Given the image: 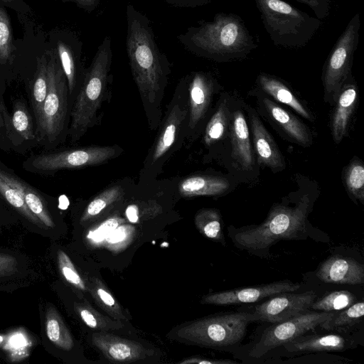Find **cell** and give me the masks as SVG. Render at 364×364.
Listing matches in <instances>:
<instances>
[{"label":"cell","instance_id":"6da1fadb","mask_svg":"<svg viewBox=\"0 0 364 364\" xmlns=\"http://www.w3.org/2000/svg\"><path fill=\"white\" fill-rule=\"evenodd\" d=\"M126 50L148 127L158 129L163 117L162 102L171 74L168 57L160 50L148 17L128 4L126 7Z\"/></svg>","mask_w":364,"mask_h":364},{"label":"cell","instance_id":"7a4b0ae2","mask_svg":"<svg viewBox=\"0 0 364 364\" xmlns=\"http://www.w3.org/2000/svg\"><path fill=\"white\" fill-rule=\"evenodd\" d=\"M190 53L218 63L245 58L257 44L240 16L218 13L211 21H200L177 36Z\"/></svg>","mask_w":364,"mask_h":364},{"label":"cell","instance_id":"3957f363","mask_svg":"<svg viewBox=\"0 0 364 364\" xmlns=\"http://www.w3.org/2000/svg\"><path fill=\"white\" fill-rule=\"evenodd\" d=\"M112 63V40L105 36L85 70L71 106L68 135L72 143L78 141L89 129L100 122V112L110 95Z\"/></svg>","mask_w":364,"mask_h":364},{"label":"cell","instance_id":"277c9868","mask_svg":"<svg viewBox=\"0 0 364 364\" xmlns=\"http://www.w3.org/2000/svg\"><path fill=\"white\" fill-rule=\"evenodd\" d=\"M188 121V75L178 82L144 161L139 183L156 181L166 163L185 144Z\"/></svg>","mask_w":364,"mask_h":364},{"label":"cell","instance_id":"5b68a950","mask_svg":"<svg viewBox=\"0 0 364 364\" xmlns=\"http://www.w3.org/2000/svg\"><path fill=\"white\" fill-rule=\"evenodd\" d=\"M310 205L307 195L294 205H274L262 223L243 227L232 240L240 249L256 252L269 249L280 240L296 239L306 231Z\"/></svg>","mask_w":364,"mask_h":364},{"label":"cell","instance_id":"8992f818","mask_svg":"<svg viewBox=\"0 0 364 364\" xmlns=\"http://www.w3.org/2000/svg\"><path fill=\"white\" fill-rule=\"evenodd\" d=\"M257 321L255 313L231 312L182 323L168 337L180 343L220 348L233 346L245 337L250 323Z\"/></svg>","mask_w":364,"mask_h":364},{"label":"cell","instance_id":"52a82bcc","mask_svg":"<svg viewBox=\"0 0 364 364\" xmlns=\"http://www.w3.org/2000/svg\"><path fill=\"white\" fill-rule=\"evenodd\" d=\"M264 29L277 46L297 48L306 46L322 21L283 0H255Z\"/></svg>","mask_w":364,"mask_h":364},{"label":"cell","instance_id":"ba28073f","mask_svg":"<svg viewBox=\"0 0 364 364\" xmlns=\"http://www.w3.org/2000/svg\"><path fill=\"white\" fill-rule=\"evenodd\" d=\"M48 92L37 132L41 139L57 141L68 134L69 93L68 82L58 55L52 53L47 62Z\"/></svg>","mask_w":364,"mask_h":364},{"label":"cell","instance_id":"9c48e42d","mask_svg":"<svg viewBox=\"0 0 364 364\" xmlns=\"http://www.w3.org/2000/svg\"><path fill=\"white\" fill-rule=\"evenodd\" d=\"M124 152L117 145L89 146L33 156L23 166L29 171L51 174L63 169L82 168L107 163Z\"/></svg>","mask_w":364,"mask_h":364},{"label":"cell","instance_id":"30bf717a","mask_svg":"<svg viewBox=\"0 0 364 364\" xmlns=\"http://www.w3.org/2000/svg\"><path fill=\"white\" fill-rule=\"evenodd\" d=\"M360 27V14L349 21L338 38L323 66L322 81L325 100L335 102L348 77L351 74L354 53L358 47Z\"/></svg>","mask_w":364,"mask_h":364},{"label":"cell","instance_id":"8fae6325","mask_svg":"<svg viewBox=\"0 0 364 364\" xmlns=\"http://www.w3.org/2000/svg\"><path fill=\"white\" fill-rule=\"evenodd\" d=\"M188 75V121L185 144L191 146L203 134L210 117L213 95L218 84L211 73L193 71Z\"/></svg>","mask_w":364,"mask_h":364},{"label":"cell","instance_id":"7c38bea8","mask_svg":"<svg viewBox=\"0 0 364 364\" xmlns=\"http://www.w3.org/2000/svg\"><path fill=\"white\" fill-rule=\"evenodd\" d=\"M333 314L331 311H306L282 322L273 323L263 332L259 341L250 350V355L259 358L272 349L313 330Z\"/></svg>","mask_w":364,"mask_h":364},{"label":"cell","instance_id":"4fadbf2b","mask_svg":"<svg viewBox=\"0 0 364 364\" xmlns=\"http://www.w3.org/2000/svg\"><path fill=\"white\" fill-rule=\"evenodd\" d=\"M45 278L40 263L32 256L11 248H0V292L11 293Z\"/></svg>","mask_w":364,"mask_h":364},{"label":"cell","instance_id":"5bb4252c","mask_svg":"<svg viewBox=\"0 0 364 364\" xmlns=\"http://www.w3.org/2000/svg\"><path fill=\"white\" fill-rule=\"evenodd\" d=\"M41 340L43 348L63 360L75 348L74 337L55 305L46 299L38 301Z\"/></svg>","mask_w":364,"mask_h":364},{"label":"cell","instance_id":"9a60e30c","mask_svg":"<svg viewBox=\"0 0 364 364\" xmlns=\"http://www.w3.org/2000/svg\"><path fill=\"white\" fill-rule=\"evenodd\" d=\"M315 298L316 294L312 291L302 294L284 292L277 294L255 306L257 321L272 323L282 322L307 311Z\"/></svg>","mask_w":364,"mask_h":364},{"label":"cell","instance_id":"2e32d148","mask_svg":"<svg viewBox=\"0 0 364 364\" xmlns=\"http://www.w3.org/2000/svg\"><path fill=\"white\" fill-rule=\"evenodd\" d=\"M92 344L109 361L132 363L151 358L154 350L142 343L122 338L106 331L94 332Z\"/></svg>","mask_w":364,"mask_h":364},{"label":"cell","instance_id":"e0dca14e","mask_svg":"<svg viewBox=\"0 0 364 364\" xmlns=\"http://www.w3.org/2000/svg\"><path fill=\"white\" fill-rule=\"evenodd\" d=\"M299 287L298 283L294 284L288 281L277 282L208 294L203 296L200 303L214 305L252 303L281 293L294 291Z\"/></svg>","mask_w":364,"mask_h":364},{"label":"cell","instance_id":"ac0fdd59","mask_svg":"<svg viewBox=\"0 0 364 364\" xmlns=\"http://www.w3.org/2000/svg\"><path fill=\"white\" fill-rule=\"evenodd\" d=\"M23 181L0 169V194L29 232L48 238L41 222L28 209L23 192Z\"/></svg>","mask_w":364,"mask_h":364},{"label":"cell","instance_id":"d6986e66","mask_svg":"<svg viewBox=\"0 0 364 364\" xmlns=\"http://www.w3.org/2000/svg\"><path fill=\"white\" fill-rule=\"evenodd\" d=\"M136 186L131 178L119 179L107 186L86 205L79 218L80 224H85L124 202Z\"/></svg>","mask_w":364,"mask_h":364},{"label":"cell","instance_id":"ffe728a7","mask_svg":"<svg viewBox=\"0 0 364 364\" xmlns=\"http://www.w3.org/2000/svg\"><path fill=\"white\" fill-rule=\"evenodd\" d=\"M248 113L257 162L274 172L283 170L284 160L274 139L252 108L249 109Z\"/></svg>","mask_w":364,"mask_h":364},{"label":"cell","instance_id":"44dd1931","mask_svg":"<svg viewBox=\"0 0 364 364\" xmlns=\"http://www.w3.org/2000/svg\"><path fill=\"white\" fill-rule=\"evenodd\" d=\"M316 276L325 283L360 284L364 282V267L352 258L333 255L321 263Z\"/></svg>","mask_w":364,"mask_h":364},{"label":"cell","instance_id":"7402d4cb","mask_svg":"<svg viewBox=\"0 0 364 364\" xmlns=\"http://www.w3.org/2000/svg\"><path fill=\"white\" fill-rule=\"evenodd\" d=\"M358 87L352 73L348 77L335 101L331 129L333 139L338 144L346 136L351 116L358 98Z\"/></svg>","mask_w":364,"mask_h":364},{"label":"cell","instance_id":"603a6c76","mask_svg":"<svg viewBox=\"0 0 364 364\" xmlns=\"http://www.w3.org/2000/svg\"><path fill=\"white\" fill-rule=\"evenodd\" d=\"M261 102L268 117L294 142L309 147L313 142L311 133L301 121L268 97Z\"/></svg>","mask_w":364,"mask_h":364},{"label":"cell","instance_id":"cb8c5ba5","mask_svg":"<svg viewBox=\"0 0 364 364\" xmlns=\"http://www.w3.org/2000/svg\"><path fill=\"white\" fill-rule=\"evenodd\" d=\"M228 135L231 141L232 157L245 171L255 166L249 127L241 109L232 111Z\"/></svg>","mask_w":364,"mask_h":364},{"label":"cell","instance_id":"d4e9b609","mask_svg":"<svg viewBox=\"0 0 364 364\" xmlns=\"http://www.w3.org/2000/svg\"><path fill=\"white\" fill-rule=\"evenodd\" d=\"M176 188L178 195L183 198L217 196L226 193L230 183L223 176L195 173L179 180Z\"/></svg>","mask_w":364,"mask_h":364},{"label":"cell","instance_id":"484cf974","mask_svg":"<svg viewBox=\"0 0 364 364\" xmlns=\"http://www.w3.org/2000/svg\"><path fill=\"white\" fill-rule=\"evenodd\" d=\"M81 45L59 41L57 55L65 75L70 99L73 102L83 80L85 70L80 60Z\"/></svg>","mask_w":364,"mask_h":364},{"label":"cell","instance_id":"4316f807","mask_svg":"<svg viewBox=\"0 0 364 364\" xmlns=\"http://www.w3.org/2000/svg\"><path fill=\"white\" fill-rule=\"evenodd\" d=\"M58 295L62 298L69 310H72L74 315L89 328L106 332L125 331L126 327L122 321L109 318L99 313L83 297H79L75 294L74 296L67 299L61 294Z\"/></svg>","mask_w":364,"mask_h":364},{"label":"cell","instance_id":"83f0119b","mask_svg":"<svg viewBox=\"0 0 364 364\" xmlns=\"http://www.w3.org/2000/svg\"><path fill=\"white\" fill-rule=\"evenodd\" d=\"M22 186L28 209L43 225L48 234V238L56 240L63 231L60 218L36 189L24 181L22 182Z\"/></svg>","mask_w":364,"mask_h":364},{"label":"cell","instance_id":"f1b7e54d","mask_svg":"<svg viewBox=\"0 0 364 364\" xmlns=\"http://www.w3.org/2000/svg\"><path fill=\"white\" fill-rule=\"evenodd\" d=\"M51 264L62 280L77 296L87 291L84 277L78 272L73 260L66 250L58 243L52 242L48 251Z\"/></svg>","mask_w":364,"mask_h":364},{"label":"cell","instance_id":"f546056e","mask_svg":"<svg viewBox=\"0 0 364 364\" xmlns=\"http://www.w3.org/2000/svg\"><path fill=\"white\" fill-rule=\"evenodd\" d=\"M231 113L229 98L222 95L203 132V144L210 152L228 135Z\"/></svg>","mask_w":364,"mask_h":364},{"label":"cell","instance_id":"4dcf8cb0","mask_svg":"<svg viewBox=\"0 0 364 364\" xmlns=\"http://www.w3.org/2000/svg\"><path fill=\"white\" fill-rule=\"evenodd\" d=\"M257 83L264 92L277 102L289 106L301 117L310 121L314 120L309 110L291 90L277 77L262 73L257 76Z\"/></svg>","mask_w":364,"mask_h":364},{"label":"cell","instance_id":"1f68e13d","mask_svg":"<svg viewBox=\"0 0 364 364\" xmlns=\"http://www.w3.org/2000/svg\"><path fill=\"white\" fill-rule=\"evenodd\" d=\"M84 280L87 291L90 293L95 303L112 318L122 321H128L131 319L129 314L118 303L100 279L86 276L84 277Z\"/></svg>","mask_w":364,"mask_h":364},{"label":"cell","instance_id":"d6a6232c","mask_svg":"<svg viewBox=\"0 0 364 364\" xmlns=\"http://www.w3.org/2000/svg\"><path fill=\"white\" fill-rule=\"evenodd\" d=\"M289 352L339 351L346 348V341L337 334L299 336L284 344Z\"/></svg>","mask_w":364,"mask_h":364},{"label":"cell","instance_id":"836d02e7","mask_svg":"<svg viewBox=\"0 0 364 364\" xmlns=\"http://www.w3.org/2000/svg\"><path fill=\"white\" fill-rule=\"evenodd\" d=\"M0 112L8 134L10 136L14 134L11 138L18 136L21 140L34 139L32 118L23 102L15 103L11 116L8 115L3 105H0Z\"/></svg>","mask_w":364,"mask_h":364},{"label":"cell","instance_id":"e575fe53","mask_svg":"<svg viewBox=\"0 0 364 364\" xmlns=\"http://www.w3.org/2000/svg\"><path fill=\"white\" fill-rule=\"evenodd\" d=\"M346 191L354 201L364 202V166L362 161L353 158L343 171Z\"/></svg>","mask_w":364,"mask_h":364},{"label":"cell","instance_id":"d590c367","mask_svg":"<svg viewBox=\"0 0 364 364\" xmlns=\"http://www.w3.org/2000/svg\"><path fill=\"white\" fill-rule=\"evenodd\" d=\"M195 224L200 232L206 237L224 241L222 219L217 209H200L195 216Z\"/></svg>","mask_w":364,"mask_h":364},{"label":"cell","instance_id":"8d00e7d4","mask_svg":"<svg viewBox=\"0 0 364 364\" xmlns=\"http://www.w3.org/2000/svg\"><path fill=\"white\" fill-rule=\"evenodd\" d=\"M48 92L47 61L43 57L38 60L37 73L31 89V103L36 124L38 122Z\"/></svg>","mask_w":364,"mask_h":364},{"label":"cell","instance_id":"74e56055","mask_svg":"<svg viewBox=\"0 0 364 364\" xmlns=\"http://www.w3.org/2000/svg\"><path fill=\"white\" fill-rule=\"evenodd\" d=\"M364 314V303L358 301L338 313L333 314L320 325L325 329L331 330L358 323Z\"/></svg>","mask_w":364,"mask_h":364},{"label":"cell","instance_id":"f35d334b","mask_svg":"<svg viewBox=\"0 0 364 364\" xmlns=\"http://www.w3.org/2000/svg\"><path fill=\"white\" fill-rule=\"evenodd\" d=\"M355 300V296L348 291H336L314 301L310 308L327 312L339 311L350 306Z\"/></svg>","mask_w":364,"mask_h":364},{"label":"cell","instance_id":"ab89813d","mask_svg":"<svg viewBox=\"0 0 364 364\" xmlns=\"http://www.w3.org/2000/svg\"><path fill=\"white\" fill-rule=\"evenodd\" d=\"M12 37L9 18L0 8V61H6L11 53Z\"/></svg>","mask_w":364,"mask_h":364},{"label":"cell","instance_id":"60d3db41","mask_svg":"<svg viewBox=\"0 0 364 364\" xmlns=\"http://www.w3.org/2000/svg\"><path fill=\"white\" fill-rule=\"evenodd\" d=\"M300 3L304 4L311 9L316 18L320 20L327 18L330 14L331 1L330 0H296Z\"/></svg>","mask_w":364,"mask_h":364},{"label":"cell","instance_id":"b9f144b4","mask_svg":"<svg viewBox=\"0 0 364 364\" xmlns=\"http://www.w3.org/2000/svg\"><path fill=\"white\" fill-rule=\"evenodd\" d=\"M118 218H109L105 221L92 234L95 239L102 238L114 230L119 224Z\"/></svg>","mask_w":364,"mask_h":364},{"label":"cell","instance_id":"7bdbcfd3","mask_svg":"<svg viewBox=\"0 0 364 364\" xmlns=\"http://www.w3.org/2000/svg\"><path fill=\"white\" fill-rule=\"evenodd\" d=\"M212 0H165L171 6L178 8H196L208 4Z\"/></svg>","mask_w":364,"mask_h":364},{"label":"cell","instance_id":"ee69618b","mask_svg":"<svg viewBox=\"0 0 364 364\" xmlns=\"http://www.w3.org/2000/svg\"><path fill=\"white\" fill-rule=\"evenodd\" d=\"M181 364H190V363H198V364H228V363H236V362L229 360H213L207 359L200 357H192L183 361L180 362Z\"/></svg>","mask_w":364,"mask_h":364},{"label":"cell","instance_id":"f6af8a7d","mask_svg":"<svg viewBox=\"0 0 364 364\" xmlns=\"http://www.w3.org/2000/svg\"><path fill=\"white\" fill-rule=\"evenodd\" d=\"M18 220V218L14 217L12 214L6 213L0 209V233L6 228L16 224Z\"/></svg>","mask_w":364,"mask_h":364},{"label":"cell","instance_id":"bcb514c9","mask_svg":"<svg viewBox=\"0 0 364 364\" xmlns=\"http://www.w3.org/2000/svg\"><path fill=\"white\" fill-rule=\"evenodd\" d=\"M74 2L77 6L88 13L94 11L99 6L100 0H65Z\"/></svg>","mask_w":364,"mask_h":364},{"label":"cell","instance_id":"7dc6e473","mask_svg":"<svg viewBox=\"0 0 364 364\" xmlns=\"http://www.w3.org/2000/svg\"><path fill=\"white\" fill-rule=\"evenodd\" d=\"M125 215L127 220L132 223H136L139 221V212L134 203H130L126 207Z\"/></svg>","mask_w":364,"mask_h":364},{"label":"cell","instance_id":"c3c4849f","mask_svg":"<svg viewBox=\"0 0 364 364\" xmlns=\"http://www.w3.org/2000/svg\"><path fill=\"white\" fill-rule=\"evenodd\" d=\"M4 125V120H3V118H2V115L1 114V112H0V129L1 128V127Z\"/></svg>","mask_w":364,"mask_h":364},{"label":"cell","instance_id":"681fc988","mask_svg":"<svg viewBox=\"0 0 364 364\" xmlns=\"http://www.w3.org/2000/svg\"><path fill=\"white\" fill-rule=\"evenodd\" d=\"M4 1H6V0H4Z\"/></svg>","mask_w":364,"mask_h":364}]
</instances>
